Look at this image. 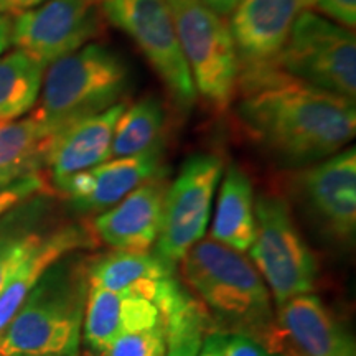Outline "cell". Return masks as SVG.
<instances>
[{
  "label": "cell",
  "instance_id": "obj_26",
  "mask_svg": "<svg viewBox=\"0 0 356 356\" xmlns=\"http://www.w3.org/2000/svg\"><path fill=\"white\" fill-rule=\"evenodd\" d=\"M48 193V185L42 172L6 173L0 172V218L20 204L40 195Z\"/></svg>",
  "mask_w": 356,
  "mask_h": 356
},
{
  "label": "cell",
  "instance_id": "obj_23",
  "mask_svg": "<svg viewBox=\"0 0 356 356\" xmlns=\"http://www.w3.org/2000/svg\"><path fill=\"white\" fill-rule=\"evenodd\" d=\"M51 134L37 118L0 121V172H42Z\"/></svg>",
  "mask_w": 356,
  "mask_h": 356
},
{
  "label": "cell",
  "instance_id": "obj_25",
  "mask_svg": "<svg viewBox=\"0 0 356 356\" xmlns=\"http://www.w3.org/2000/svg\"><path fill=\"white\" fill-rule=\"evenodd\" d=\"M162 323L167 337L165 356H198L204 337L215 332L208 310L188 292L162 315Z\"/></svg>",
  "mask_w": 356,
  "mask_h": 356
},
{
  "label": "cell",
  "instance_id": "obj_27",
  "mask_svg": "<svg viewBox=\"0 0 356 356\" xmlns=\"http://www.w3.org/2000/svg\"><path fill=\"white\" fill-rule=\"evenodd\" d=\"M167 337L163 323L115 340L102 356H165Z\"/></svg>",
  "mask_w": 356,
  "mask_h": 356
},
{
  "label": "cell",
  "instance_id": "obj_10",
  "mask_svg": "<svg viewBox=\"0 0 356 356\" xmlns=\"http://www.w3.org/2000/svg\"><path fill=\"white\" fill-rule=\"evenodd\" d=\"M92 0H47L12 22V44L44 66L97 37L101 13Z\"/></svg>",
  "mask_w": 356,
  "mask_h": 356
},
{
  "label": "cell",
  "instance_id": "obj_3",
  "mask_svg": "<svg viewBox=\"0 0 356 356\" xmlns=\"http://www.w3.org/2000/svg\"><path fill=\"white\" fill-rule=\"evenodd\" d=\"M86 296V262L58 261L0 332V356L76 355Z\"/></svg>",
  "mask_w": 356,
  "mask_h": 356
},
{
  "label": "cell",
  "instance_id": "obj_5",
  "mask_svg": "<svg viewBox=\"0 0 356 356\" xmlns=\"http://www.w3.org/2000/svg\"><path fill=\"white\" fill-rule=\"evenodd\" d=\"M256 233L249 259L264 279L275 305L310 293L318 264L293 222L289 203L277 195H259L254 203Z\"/></svg>",
  "mask_w": 356,
  "mask_h": 356
},
{
  "label": "cell",
  "instance_id": "obj_9",
  "mask_svg": "<svg viewBox=\"0 0 356 356\" xmlns=\"http://www.w3.org/2000/svg\"><path fill=\"white\" fill-rule=\"evenodd\" d=\"M222 175V160L213 154L186 159L178 177L167 186L155 254L175 267L188 249L203 239L211 204Z\"/></svg>",
  "mask_w": 356,
  "mask_h": 356
},
{
  "label": "cell",
  "instance_id": "obj_28",
  "mask_svg": "<svg viewBox=\"0 0 356 356\" xmlns=\"http://www.w3.org/2000/svg\"><path fill=\"white\" fill-rule=\"evenodd\" d=\"M314 10L346 29H353L356 24V0H314Z\"/></svg>",
  "mask_w": 356,
  "mask_h": 356
},
{
  "label": "cell",
  "instance_id": "obj_29",
  "mask_svg": "<svg viewBox=\"0 0 356 356\" xmlns=\"http://www.w3.org/2000/svg\"><path fill=\"white\" fill-rule=\"evenodd\" d=\"M222 356H269L264 345L246 335H228Z\"/></svg>",
  "mask_w": 356,
  "mask_h": 356
},
{
  "label": "cell",
  "instance_id": "obj_24",
  "mask_svg": "<svg viewBox=\"0 0 356 356\" xmlns=\"http://www.w3.org/2000/svg\"><path fill=\"white\" fill-rule=\"evenodd\" d=\"M29 202L24 203L19 213L12 210V215L0 222V293L48 234L37 225L42 207Z\"/></svg>",
  "mask_w": 356,
  "mask_h": 356
},
{
  "label": "cell",
  "instance_id": "obj_15",
  "mask_svg": "<svg viewBox=\"0 0 356 356\" xmlns=\"http://www.w3.org/2000/svg\"><path fill=\"white\" fill-rule=\"evenodd\" d=\"M167 186L165 173L137 186L92 220V238L115 251H150L160 233Z\"/></svg>",
  "mask_w": 356,
  "mask_h": 356
},
{
  "label": "cell",
  "instance_id": "obj_13",
  "mask_svg": "<svg viewBox=\"0 0 356 356\" xmlns=\"http://www.w3.org/2000/svg\"><path fill=\"white\" fill-rule=\"evenodd\" d=\"M277 309L269 355L356 356L348 332L317 296L302 293Z\"/></svg>",
  "mask_w": 356,
  "mask_h": 356
},
{
  "label": "cell",
  "instance_id": "obj_11",
  "mask_svg": "<svg viewBox=\"0 0 356 356\" xmlns=\"http://www.w3.org/2000/svg\"><path fill=\"white\" fill-rule=\"evenodd\" d=\"M307 210L335 239L350 241L356 229V150H340L293 178Z\"/></svg>",
  "mask_w": 356,
  "mask_h": 356
},
{
  "label": "cell",
  "instance_id": "obj_20",
  "mask_svg": "<svg viewBox=\"0 0 356 356\" xmlns=\"http://www.w3.org/2000/svg\"><path fill=\"white\" fill-rule=\"evenodd\" d=\"M221 177L210 238L234 251L246 252L254 241L256 233V197L252 181L236 163L226 168Z\"/></svg>",
  "mask_w": 356,
  "mask_h": 356
},
{
  "label": "cell",
  "instance_id": "obj_12",
  "mask_svg": "<svg viewBox=\"0 0 356 356\" xmlns=\"http://www.w3.org/2000/svg\"><path fill=\"white\" fill-rule=\"evenodd\" d=\"M309 10L314 0H239L228 25L239 73L274 66L293 24Z\"/></svg>",
  "mask_w": 356,
  "mask_h": 356
},
{
  "label": "cell",
  "instance_id": "obj_2",
  "mask_svg": "<svg viewBox=\"0 0 356 356\" xmlns=\"http://www.w3.org/2000/svg\"><path fill=\"white\" fill-rule=\"evenodd\" d=\"M178 264L185 282L220 323V332L251 337L269 348L275 328L273 297L244 252L204 238Z\"/></svg>",
  "mask_w": 356,
  "mask_h": 356
},
{
  "label": "cell",
  "instance_id": "obj_7",
  "mask_svg": "<svg viewBox=\"0 0 356 356\" xmlns=\"http://www.w3.org/2000/svg\"><path fill=\"white\" fill-rule=\"evenodd\" d=\"M274 68L310 86L355 101V33L314 10L304 12L293 24Z\"/></svg>",
  "mask_w": 356,
  "mask_h": 356
},
{
  "label": "cell",
  "instance_id": "obj_14",
  "mask_svg": "<svg viewBox=\"0 0 356 356\" xmlns=\"http://www.w3.org/2000/svg\"><path fill=\"white\" fill-rule=\"evenodd\" d=\"M163 144L132 157L109 159L89 170L74 173L55 186L79 211L102 213L126 198L150 178L162 175Z\"/></svg>",
  "mask_w": 356,
  "mask_h": 356
},
{
  "label": "cell",
  "instance_id": "obj_32",
  "mask_svg": "<svg viewBox=\"0 0 356 356\" xmlns=\"http://www.w3.org/2000/svg\"><path fill=\"white\" fill-rule=\"evenodd\" d=\"M198 2L218 13L220 17H226L234 10V7L238 6L239 0H198Z\"/></svg>",
  "mask_w": 356,
  "mask_h": 356
},
{
  "label": "cell",
  "instance_id": "obj_4",
  "mask_svg": "<svg viewBox=\"0 0 356 356\" xmlns=\"http://www.w3.org/2000/svg\"><path fill=\"white\" fill-rule=\"evenodd\" d=\"M47 68L33 118L51 136L122 102L131 84L126 61L101 43L84 44Z\"/></svg>",
  "mask_w": 356,
  "mask_h": 356
},
{
  "label": "cell",
  "instance_id": "obj_8",
  "mask_svg": "<svg viewBox=\"0 0 356 356\" xmlns=\"http://www.w3.org/2000/svg\"><path fill=\"white\" fill-rule=\"evenodd\" d=\"M102 13L139 47L178 109L188 113L197 101L167 0H101Z\"/></svg>",
  "mask_w": 356,
  "mask_h": 356
},
{
  "label": "cell",
  "instance_id": "obj_19",
  "mask_svg": "<svg viewBox=\"0 0 356 356\" xmlns=\"http://www.w3.org/2000/svg\"><path fill=\"white\" fill-rule=\"evenodd\" d=\"M95 244L91 231L76 225H63L48 231L42 244L26 257L0 293V332L7 327L20 305L51 266L76 249Z\"/></svg>",
  "mask_w": 356,
  "mask_h": 356
},
{
  "label": "cell",
  "instance_id": "obj_33",
  "mask_svg": "<svg viewBox=\"0 0 356 356\" xmlns=\"http://www.w3.org/2000/svg\"><path fill=\"white\" fill-rule=\"evenodd\" d=\"M12 44V20L6 13H0V53Z\"/></svg>",
  "mask_w": 356,
  "mask_h": 356
},
{
  "label": "cell",
  "instance_id": "obj_1",
  "mask_svg": "<svg viewBox=\"0 0 356 356\" xmlns=\"http://www.w3.org/2000/svg\"><path fill=\"white\" fill-rule=\"evenodd\" d=\"M239 121L274 155L307 165L340 152L355 137V101L310 86L274 66L241 71Z\"/></svg>",
  "mask_w": 356,
  "mask_h": 356
},
{
  "label": "cell",
  "instance_id": "obj_21",
  "mask_svg": "<svg viewBox=\"0 0 356 356\" xmlns=\"http://www.w3.org/2000/svg\"><path fill=\"white\" fill-rule=\"evenodd\" d=\"M165 121V108L155 96L126 106L115 122L111 159L132 157L163 144Z\"/></svg>",
  "mask_w": 356,
  "mask_h": 356
},
{
  "label": "cell",
  "instance_id": "obj_31",
  "mask_svg": "<svg viewBox=\"0 0 356 356\" xmlns=\"http://www.w3.org/2000/svg\"><path fill=\"white\" fill-rule=\"evenodd\" d=\"M47 0H0V13H13V15H20V13L32 10V8L42 6Z\"/></svg>",
  "mask_w": 356,
  "mask_h": 356
},
{
  "label": "cell",
  "instance_id": "obj_22",
  "mask_svg": "<svg viewBox=\"0 0 356 356\" xmlns=\"http://www.w3.org/2000/svg\"><path fill=\"white\" fill-rule=\"evenodd\" d=\"M47 66L15 50L0 56V121H13L37 104Z\"/></svg>",
  "mask_w": 356,
  "mask_h": 356
},
{
  "label": "cell",
  "instance_id": "obj_6",
  "mask_svg": "<svg viewBox=\"0 0 356 356\" xmlns=\"http://www.w3.org/2000/svg\"><path fill=\"white\" fill-rule=\"evenodd\" d=\"M197 95L218 113L238 89L239 60L229 26L198 0H167Z\"/></svg>",
  "mask_w": 356,
  "mask_h": 356
},
{
  "label": "cell",
  "instance_id": "obj_30",
  "mask_svg": "<svg viewBox=\"0 0 356 356\" xmlns=\"http://www.w3.org/2000/svg\"><path fill=\"white\" fill-rule=\"evenodd\" d=\"M226 338L228 335L222 332H211L204 337L202 348L198 351V356H222V351H225Z\"/></svg>",
  "mask_w": 356,
  "mask_h": 356
},
{
  "label": "cell",
  "instance_id": "obj_34",
  "mask_svg": "<svg viewBox=\"0 0 356 356\" xmlns=\"http://www.w3.org/2000/svg\"><path fill=\"white\" fill-rule=\"evenodd\" d=\"M92 2H99V0H92Z\"/></svg>",
  "mask_w": 356,
  "mask_h": 356
},
{
  "label": "cell",
  "instance_id": "obj_18",
  "mask_svg": "<svg viewBox=\"0 0 356 356\" xmlns=\"http://www.w3.org/2000/svg\"><path fill=\"white\" fill-rule=\"evenodd\" d=\"M175 267L149 251H114L86 261L88 287L127 292L159 305L173 282Z\"/></svg>",
  "mask_w": 356,
  "mask_h": 356
},
{
  "label": "cell",
  "instance_id": "obj_16",
  "mask_svg": "<svg viewBox=\"0 0 356 356\" xmlns=\"http://www.w3.org/2000/svg\"><path fill=\"white\" fill-rule=\"evenodd\" d=\"M126 106V102H119L104 113L81 119L53 134L43 157V167L50 170L53 184L111 159L115 122Z\"/></svg>",
  "mask_w": 356,
  "mask_h": 356
},
{
  "label": "cell",
  "instance_id": "obj_17",
  "mask_svg": "<svg viewBox=\"0 0 356 356\" xmlns=\"http://www.w3.org/2000/svg\"><path fill=\"white\" fill-rule=\"evenodd\" d=\"M162 322L159 307L127 292L88 287L83 333L89 348L102 355L119 338Z\"/></svg>",
  "mask_w": 356,
  "mask_h": 356
}]
</instances>
